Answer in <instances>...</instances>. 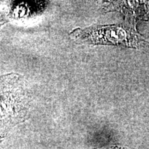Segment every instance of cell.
<instances>
[{
  "label": "cell",
  "instance_id": "cell-1",
  "mask_svg": "<svg viewBox=\"0 0 149 149\" xmlns=\"http://www.w3.org/2000/svg\"><path fill=\"white\" fill-rule=\"evenodd\" d=\"M82 35L97 44H121L128 46H137L141 42L131 30L117 26L91 28L84 31Z\"/></svg>",
  "mask_w": 149,
  "mask_h": 149
}]
</instances>
